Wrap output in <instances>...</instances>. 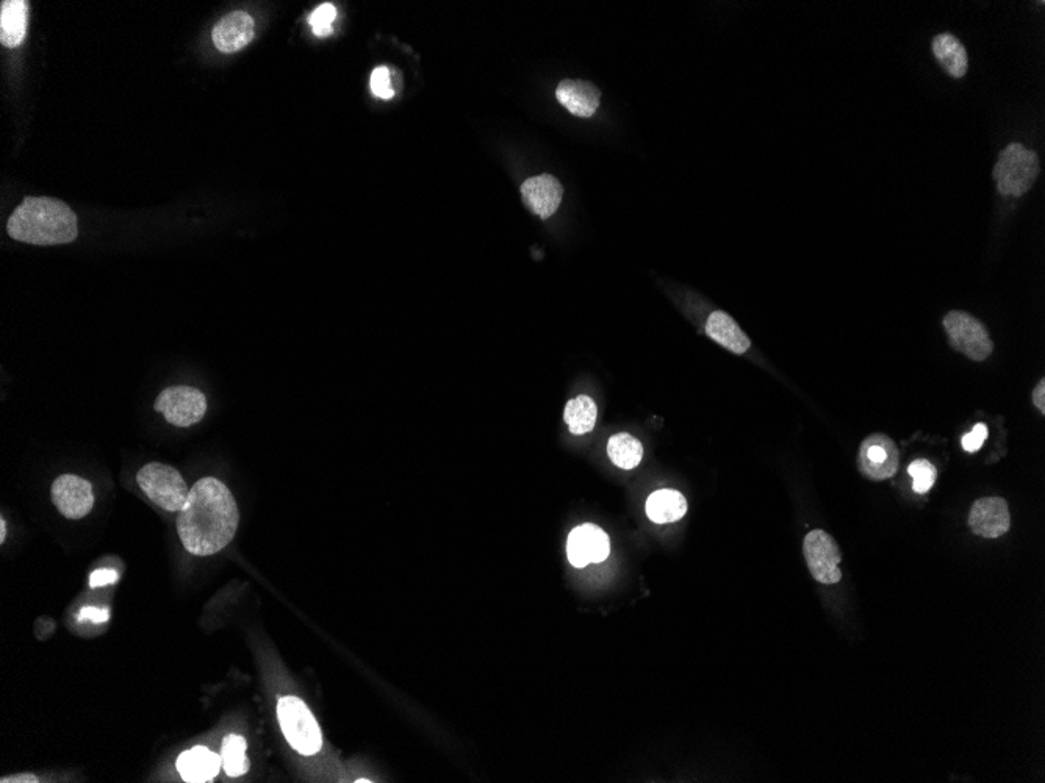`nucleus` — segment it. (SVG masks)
<instances>
[{"label": "nucleus", "mask_w": 1045, "mask_h": 783, "mask_svg": "<svg viewBox=\"0 0 1045 783\" xmlns=\"http://www.w3.org/2000/svg\"><path fill=\"white\" fill-rule=\"evenodd\" d=\"M240 512L229 488L215 477L194 483L177 516V533L190 554L207 557L223 551L237 533Z\"/></svg>", "instance_id": "obj_1"}, {"label": "nucleus", "mask_w": 1045, "mask_h": 783, "mask_svg": "<svg viewBox=\"0 0 1045 783\" xmlns=\"http://www.w3.org/2000/svg\"><path fill=\"white\" fill-rule=\"evenodd\" d=\"M8 235L21 243L57 246L76 240L77 218L65 202L52 197H26L8 219Z\"/></svg>", "instance_id": "obj_2"}, {"label": "nucleus", "mask_w": 1045, "mask_h": 783, "mask_svg": "<svg viewBox=\"0 0 1045 783\" xmlns=\"http://www.w3.org/2000/svg\"><path fill=\"white\" fill-rule=\"evenodd\" d=\"M1038 174V155L1019 143L1006 147L994 168L997 190L1003 196H1024L1038 179Z\"/></svg>", "instance_id": "obj_3"}, {"label": "nucleus", "mask_w": 1045, "mask_h": 783, "mask_svg": "<svg viewBox=\"0 0 1045 783\" xmlns=\"http://www.w3.org/2000/svg\"><path fill=\"white\" fill-rule=\"evenodd\" d=\"M138 487L166 512H180L187 502L188 490L184 477L173 466L149 463L137 474Z\"/></svg>", "instance_id": "obj_4"}, {"label": "nucleus", "mask_w": 1045, "mask_h": 783, "mask_svg": "<svg viewBox=\"0 0 1045 783\" xmlns=\"http://www.w3.org/2000/svg\"><path fill=\"white\" fill-rule=\"evenodd\" d=\"M277 718L291 748L302 755H313L320 751L323 744L320 726L301 699L295 696L282 698L277 704Z\"/></svg>", "instance_id": "obj_5"}, {"label": "nucleus", "mask_w": 1045, "mask_h": 783, "mask_svg": "<svg viewBox=\"0 0 1045 783\" xmlns=\"http://www.w3.org/2000/svg\"><path fill=\"white\" fill-rule=\"evenodd\" d=\"M944 329L956 351L974 362H983L994 351L988 329L969 313L950 312L944 318Z\"/></svg>", "instance_id": "obj_6"}, {"label": "nucleus", "mask_w": 1045, "mask_h": 783, "mask_svg": "<svg viewBox=\"0 0 1045 783\" xmlns=\"http://www.w3.org/2000/svg\"><path fill=\"white\" fill-rule=\"evenodd\" d=\"M155 410L176 427L198 424L207 412V399L198 388L176 385L163 390L155 401Z\"/></svg>", "instance_id": "obj_7"}, {"label": "nucleus", "mask_w": 1045, "mask_h": 783, "mask_svg": "<svg viewBox=\"0 0 1045 783\" xmlns=\"http://www.w3.org/2000/svg\"><path fill=\"white\" fill-rule=\"evenodd\" d=\"M803 554L809 571L817 582L833 585L842 579V555L834 538L825 530H811L803 543Z\"/></svg>", "instance_id": "obj_8"}, {"label": "nucleus", "mask_w": 1045, "mask_h": 783, "mask_svg": "<svg viewBox=\"0 0 1045 783\" xmlns=\"http://www.w3.org/2000/svg\"><path fill=\"white\" fill-rule=\"evenodd\" d=\"M898 449L891 438L883 433H873L859 447V471L872 480H886L898 471Z\"/></svg>", "instance_id": "obj_9"}, {"label": "nucleus", "mask_w": 1045, "mask_h": 783, "mask_svg": "<svg viewBox=\"0 0 1045 783\" xmlns=\"http://www.w3.org/2000/svg\"><path fill=\"white\" fill-rule=\"evenodd\" d=\"M52 502L65 518H85L93 510V487L88 480L65 474L58 477L51 488Z\"/></svg>", "instance_id": "obj_10"}, {"label": "nucleus", "mask_w": 1045, "mask_h": 783, "mask_svg": "<svg viewBox=\"0 0 1045 783\" xmlns=\"http://www.w3.org/2000/svg\"><path fill=\"white\" fill-rule=\"evenodd\" d=\"M611 541L606 532L595 524H582L571 530L567 541V555L575 568H586L590 563H601L609 557Z\"/></svg>", "instance_id": "obj_11"}, {"label": "nucleus", "mask_w": 1045, "mask_h": 783, "mask_svg": "<svg viewBox=\"0 0 1045 783\" xmlns=\"http://www.w3.org/2000/svg\"><path fill=\"white\" fill-rule=\"evenodd\" d=\"M1011 526L1010 508L1002 497H983L972 505L969 527L983 538H999Z\"/></svg>", "instance_id": "obj_12"}, {"label": "nucleus", "mask_w": 1045, "mask_h": 783, "mask_svg": "<svg viewBox=\"0 0 1045 783\" xmlns=\"http://www.w3.org/2000/svg\"><path fill=\"white\" fill-rule=\"evenodd\" d=\"M564 188L551 174L531 177L521 185V197L534 215L548 219L561 205Z\"/></svg>", "instance_id": "obj_13"}, {"label": "nucleus", "mask_w": 1045, "mask_h": 783, "mask_svg": "<svg viewBox=\"0 0 1045 783\" xmlns=\"http://www.w3.org/2000/svg\"><path fill=\"white\" fill-rule=\"evenodd\" d=\"M254 38V19L246 11H234L224 16L212 32L218 51L235 54L248 46Z\"/></svg>", "instance_id": "obj_14"}, {"label": "nucleus", "mask_w": 1045, "mask_h": 783, "mask_svg": "<svg viewBox=\"0 0 1045 783\" xmlns=\"http://www.w3.org/2000/svg\"><path fill=\"white\" fill-rule=\"evenodd\" d=\"M556 97L562 107L578 118H592L600 107L601 93L584 80H564L557 86Z\"/></svg>", "instance_id": "obj_15"}, {"label": "nucleus", "mask_w": 1045, "mask_h": 783, "mask_svg": "<svg viewBox=\"0 0 1045 783\" xmlns=\"http://www.w3.org/2000/svg\"><path fill=\"white\" fill-rule=\"evenodd\" d=\"M223 766V758L204 746H196L177 758V771L185 782H212Z\"/></svg>", "instance_id": "obj_16"}, {"label": "nucleus", "mask_w": 1045, "mask_h": 783, "mask_svg": "<svg viewBox=\"0 0 1045 783\" xmlns=\"http://www.w3.org/2000/svg\"><path fill=\"white\" fill-rule=\"evenodd\" d=\"M706 333L711 340L726 347L734 354L742 355L750 349V338L740 329L739 324L734 321L728 313L714 312L706 322Z\"/></svg>", "instance_id": "obj_17"}, {"label": "nucleus", "mask_w": 1045, "mask_h": 783, "mask_svg": "<svg viewBox=\"0 0 1045 783\" xmlns=\"http://www.w3.org/2000/svg\"><path fill=\"white\" fill-rule=\"evenodd\" d=\"M29 2L5 0L0 8V41L7 47H18L26 38Z\"/></svg>", "instance_id": "obj_18"}, {"label": "nucleus", "mask_w": 1045, "mask_h": 783, "mask_svg": "<svg viewBox=\"0 0 1045 783\" xmlns=\"http://www.w3.org/2000/svg\"><path fill=\"white\" fill-rule=\"evenodd\" d=\"M933 54L944 71L953 79L966 76L969 68L966 47L952 33H941L933 40Z\"/></svg>", "instance_id": "obj_19"}, {"label": "nucleus", "mask_w": 1045, "mask_h": 783, "mask_svg": "<svg viewBox=\"0 0 1045 783\" xmlns=\"http://www.w3.org/2000/svg\"><path fill=\"white\" fill-rule=\"evenodd\" d=\"M687 512V501L675 490H659L647 501V515L656 524L679 521Z\"/></svg>", "instance_id": "obj_20"}, {"label": "nucleus", "mask_w": 1045, "mask_h": 783, "mask_svg": "<svg viewBox=\"0 0 1045 783\" xmlns=\"http://www.w3.org/2000/svg\"><path fill=\"white\" fill-rule=\"evenodd\" d=\"M597 404L589 396H578L568 401L564 419L573 435H586L592 432L597 422Z\"/></svg>", "instance_id": "obj_21"}, {"label": "nucleus", "mask_w": 1045, "mask_h": 783, "mask_svg": "<svg viewBox=\"0 0 1045 783\" xmlns=\"http://www.w3.org/2000/svg\"><path fill=\"white\" fill-rule=\"evenodd\" d=\"M607 454L618 468L634 469L642 462V443L629 433H617L607 443Z\"/></svg>", "instance_id": "obj_22"}, {"label": "nucleus", "mask_w": 1045, "mask_h": 783, "mask_svg": "<svg viewBox=\"0 0 1045 783\" xmlns=\"http://www.w3.org/2000/svg\"><path fill=\"white\" fill-rule=\"evenodd\" d=\"M246 743L245 738L240 735H227L223 741V768L226 771L227 776L240 777L245 776L249 771V760L246 757Z\"/></svg>", "instance_id": "obj_23"}, {"label": "nucleus", "mask_w": 1045, "mask_h": 783, "mask_svg": "<svg viewBox=\"0 0 1045 783\" xmlns=\"http://www.w3.org/2000/svg\"><path fill=\"white\" fill-rule=\"evenodd\" d=\"M909 476L913 477V488L916 493L925 494L931 490L936 482V468L927 460H916L908 468Z\"/></svg>", "instance_id": "obj_24"}, {"label": "nucleus", "mask_w": 1045, "mask_h": 783, "mask_svg": "<svg viewBox=\"0 0 1045 783\" xmlns=\"http://www.w3.org/2000/svg\"><path fill=\"white\" fill-rule=\"evenodd\" d=\"M335 19H337V8L334 4H323L313 11L312 15L309 16V24L312 26L313 33L318 38H326L334 33Z\"/></svg>", "instance_id": "obj_25"}, {"label": "nucleus", "mask_w": 1045, "mask_h": 783, "mask_svg": "<svg viewBox=\"0 0 1045 783\" xmlns=\"http://www.w3.org/2000/svg\"><path fill=\"white\" fill-rule=\"evenodd\" d=\"M371 91H373L374 96L384 99V101H388V99H392L395 96V90L392 88V79H390V71L385 66H379L371 74Z\"/></svg>", "instance_id": "obj_26"}, {"label": "nucleus", "mask_w": 1045, "mask_h": 783, "mask_svg": "<svg viewBox=\"0 0 1045 783\" xmlns=\"http://www.w3.org/2000/svg\"><path fill=\"white\" fill-rule=\"evenodd\" d=\"M988 433V427L984 424H977L967 435H964L963 441H961L964 451L977 452L988 438Z\"/></svg>", "instance_id": "obj_27"}, {"label": "nucleus", "mask_w": 1045, "mask_h": 783, "mask_svg": "<svg viewBox=\"0 0 1045 783\" xmlns=\"http://www.w3.org/2000/svg\"><path fill=\"white\" fill-rule=\"evenodd\" d=\"M116 580H118V573L113 571V569H99V571H94L91 574L90 587H105V585L115 583Z\"/></svg>", "instance_id": "obj_28"}, {"label": "nucleus", "mask_w": 1045, "mask_h": 783, "mask_svg": "<svg viewBox=\"0 0 1045 783\" xmlns=\"http://www.w3.org/2000/svg\"><path fill=\"white\" fill-rule=\"evenodd\" d=\"M110 618L107 608L85 607L80 612V619H90L93 623H105Z\"/></svg>", "instance_id": "obj_29"}, {"label": "nucleus", "mask_w": 1045, "mask_h": 783, "mask_svg": "<svg viewBox=\"0 0 1045 783\" xmlns=\"http://www.w3.org/2000/svg\"><path fill=\"white\" fill-rule=\"evenodd\" d=\"M1033 402H1035L1036 407L1039 408V412H1041L1042 415H1044V413H1045V380L1044 379H1042L1041 382L1038 383V387H1036L1035 391H1033Z\"/></svg>", "instance_id": "obj_30"}, {"label": "nucleus", "mask_w": 1045, "mask_h": 783, "mask_svg": "<svg viewBox=\"0 0 1045 783\" xmlns=\"http://www.w3.org/2000/svg\"><path fill=\"white\" fill-rule=\"evenodd\" d=\"M0 782H2V783H7V782H10V783H16V782L36 783V782H38V777L32 776V774H19V776L4 777V779L0 780Z\"/></svg>", "instance_id": "obj_31"}, {"label": "nucleus", "mask_w": 1045, "mask_h": 783, "mask_svg": "<svg viewBox=\"0 0 1045 783\" xmlns=\"http://www.w3.org/2000/svg\"><path fill=\"white\" fill-rule=\"evenodd\" d=\"M5 537H7V522L2 518L0 519V541H2V543H4Z\"/></svg>", "instance_id": "obj_32"}]
</instances>
